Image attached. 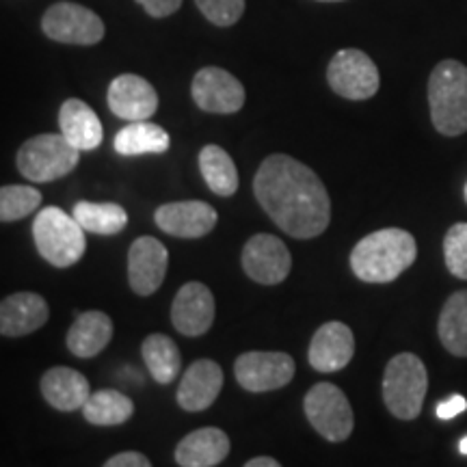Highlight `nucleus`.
I'll list each match as a JSON object with an SVG mask.
<instances>
[{"label": "nucleus", "mask_w": 467, "mask_h": 467, "mask_svg": "<svg viewBox=\"0 0 467 467\" xmlns=\"http://www.w3.org/2000/svg\"><path fill=\"white\" fill-rule=\"evenodd\" d=\"M255 200L279 230L292 238H317L329 227L331 200L325 184L292 156L273 154L254 178Z\"/></svg>", "instance_id": "nucleus-1"}, {"label": "nucleus", "mask_w": 467, "mask_h": 467, "mask_svg": "<svg viewBox=\"0 0 467 467\" xmlns=\"http://www.w3.org/2000/svg\"><path fill=\"white\" fill-rule=\"evenodd\" d=\"M418 258L416 238L407 230L385 227L355 244L350 251V268L366 284H389L400 277Z\"/></svg>", "instance_id": "nucleus-2"}, {"label": "nucleus", "mask_w": 467, "mask_h": 467, "mask_svg": "<svg viewBox=\"0 0 467 467\" xmlns=\"http://www.w3.org/2000/svg\"><path fill=\"white\" fill-rule=\"evenodd\" d=\"M431 119L443 137L467 132V67L454 58H443L429 78Z\"/></svg>", "instance_id": "nucleus-3"}, {"label": "nucleus", "mask_w": 467, "mask_h": 467, "mask_svg": "<svg viewBox=\"0 0 467 467\" xmlns=\"http://www.w3.org/2000/svg\"><path fill=\"white\" fill-rule=\"evenodd\" d=\"M33 238L39 255L57 268H67L85 255V227L61 208L48 206L33 221Z\"/></svg>", "instance_id": "nucleus-4"}, {"label": "nucleus", "mask_w": 467, "mask_h": 467, "mask_svg": "<svg viewBox=\"0 0 467 467\" xmlns=\"http://www.w3.org/2000/svg\"><path fill=\"white\" fill-rule=\"evenodd\" d=\"M429 372L424 361L413 353H399L385 366L383 402L399 420H416L422 411Z\"/></svg>", "instance_id": "nucleus-5"}, {"label": "nucleus", "mask_w": 467, "mask_h": 467, "mask_svg": "<svg viewBox=\"0 0 467 467\" xmlns=\"http://www.w3.org/2000/svg\"><path fill=\"white\" fill-rule=\"evenodd\" d=\"M80 150L58 134H37L17 150V169L28 182H55L78 167Z\"/></svg>", "instance_id": "nucleus-6"}, {"label": "nucleus", "mask_w": 467, "mask_h": 467, "mask_svg": "<svg viewBox=\"0 0 467 467\" xmlns=\"http://www.w3.org/2000/svg\"><path fill=\"white\" fill-rule=\"evenodd\" d=\"M303 411L314 431L327 441L340 443L353 433V409L342 389L334 383L314 385L303 400Z\"/></svg>", "instance_id": "nucleus-7"}, {"label": "nucleus", "mask_w": 467, "mask_h": 467, "mask_svg": "<svg viewBox=\"0 0 467 467\" xmlns=\"http://www.w3.org/2000/svg\"><path fill=\"white\" fill-rule=\"evenodd\" d=\"M296 366L288 353L277 350H249L234 361V377L247 392H275L295 377Z\"/></svg>", "instance_id": "nucleus-8"}, {"label": "nucleus", "mask_w": 467, "mask_h": 467, "mask_svg": "<svg viewBox=\"0 0 467 467\" xmlns=\"http://www.w3.org/2000/svg\"><path fill=\"white\" fill-rule=\"evenodd\" d=\"M327 80L337 96L347 100H370L379 91V69L366 52L358 48L340 50L327 67Z\"/></svg>", "instance_id": "nucleus-9"}, {"label": "nucleus", "mask_w": 467, "mask_h": 467, "mask_svg": "<svg viewBox=\"0 0 467 467\" xmlns=\"http://www.w3.org/2000/svg\"><path fill=\"white\" fill-rule=\"evenodd\" d=\"M46 37L58 44L93 46L102 42L104 22L91 9L76 3H57L42 17Z\"/></svg>", "instance_id": "nucleus-10"}, {"label": "nucleus", "mask_w": 467, "mask_h": 467, "mask_svg": "<svg viewBox=\"0 0 467 467\" xmlns=\"http://www.w3.org/2000/svg\"><path fill=\"white\" fill-rule=\"evenodd\" d=\"M244 273L262 285H277L290 275L292 258L282 238L273 234H255L243 247Z\"/></svg>", "instance_id": "nucleus-11"}, {"label": "nucleus", "mask_w": 467, "mask_h": 467, "mask_svg": "<svg viewBox=\"0 0 467 467\" xmlns=\"http://www.w3.org/2000/svg\"><path fill=\"white\" fill-rule=\"evenodd\" d=\"M192 100L206 113L232 115L244 104V87L236 76L221 67H203L192 78Z\"/></svg>", "instance_id": "nucleus-12"}, {"label": "nucleus", "mask_w": 467, "mask_h": 467, "mask_svg": "<svg viewBox=\"0 0 467 467\" xmlns=\"http://www.w3.org/2000/svg\"><path fill=\"white\" fill-rule=\"evenodd\" d=\"M169 251L159 238L141 236L128 249V282L134 295L150 296L161 288L167 275Z\"/></svg>", "instance_id": "nucleus-13"}, {"label": "nucleus", "mask_w": 467, "mask_h": 467, "mask_svg": "<svg viewBox=\"0 0 467 467\" xmlns=\"http://www.w3.org/2000/svg\"><path fill=\"white\" fill-rule=\"evenodd\" d=\"M171 323L186 337L203 336L214 323V296L206 284L189 282L171 303Z\"/></svg>", "instance_id": "nucleus-14"}, {"label": "nucleus", "mask_w": 467, "mask_h": 467, "mask_svg": "<svg viewBox=\"0 0 467 467\" xmlns=\"http://www.w3.org/2000/svg\"><path fill=\"white\" fill-rule=\"evenodd\" d=\"M355 355V336L348 325L340 323V320H331L325 323L314 334L312 342H309L307 359L309 366L318 372H331L342 370L350 364Z\"/></svg>", "instance_id": "nucleus-15"}, {"label": "nucleus", "mask_w": 467, "mask_h": 467, "mask_svg": "<svg viewBox=\"0 0 467 467\" xmlns=\"http://www.w3.org/2000/svg\"><path fill=\"white\" fill-rule=\"evenodd\" d=\"M156 225L175 238H202L214 230L219 214L206 202H171L154 213Z\"/></svg>", "instance_id": "nucleus-16"}, {"label": "nucleus", "mask_w": 467, "mask_h": 467, "mask_svg": "<svg viewBox=\"0 0 467 467\" xmlns=\"http://www.w3.org/2000/svg\"><path fill=\"white\" fill-rule=\"evenodd\" d=\"M109 109L126 121L150 119L159 109V93L137 74H121L109 85Z\"/></svg>", "instance_id": "nucleus-17"}, {"label": "nucleus", "mask_w": 467, "mask_h": 467, "mask_svg": "<svg viewBox=\"0 0 467 467\" xmlns=\"http://www.w3.org/2000/svg\"><path fill=\"white\" fill-rule=\"evenodd\" d=\"M221 388H223V370L217 361L197 359L186 368L175 399L184 411H206L219 399Z\"/></svg>", "instance_id": "nucleus-18"}, {"label": "nucleus", "mask_w": 467, "mask_h": 467, "mask_svg": "<svg viewBox=\"0 0 467 467\" xmlns=\"http://www.w3.org/2000/svg\"><path fill=\"white\" fill-rule=\"evenodd\" d=\"M48 303L35 292H16L0 303V334L20 337L48 323Z\"/></svg>", "instance_id": "nucleus-19"}, {"label": "nucleus", "mask_w": 467, "mask_h": 467, "mask_svg": "<svg viewBox=\"0 0 467 467\" xmlns=\"http://www.w3.org/2000/svg\"><path fill=\"white\" fill-rule=\"evenodd\" d=\"M42 396L57 411H78L89 400V381L78 370L67 366H55L44 372Z\"/></svg>", "instance_id": "nucleus-20"}, {"label": "nucleus", "mask_w": 467, "mask_h": 467, "mask_svg": "<svg viewBox=\"0 0 467 467\" xmlns=\"http://www.w3.org/2000/svg\"><path fill=\"white\" fill-rule=\"evenodd\" d=\"M230 454V437L217 426L197 429L175 448V461L182 467H214Z\"/></svg>", "instance_id": "nucleus-21"}, {"label": "nucleus", "mask_w": 467, "mask_h": 467, "mask_svg": "<svg viewBox=\"0 0 467 467\" xmlns=\"http://www.w3.org/2000/svg\"><path fill=\"white\" fill-rule=\"evenodd\" d=\"M58 126H61L63 137L80 151L100 148L104 139V130L98 115L93 113L89 104L78 100V98H69V100L61 104Z\"/></svg>", "instance_id": "nucleus-22"}, {"label": "nucleus", "mask_w": 467, "mask_h": 467, "mask_svg": "<svg viewBox=\"0 0 467 467\" xmlns=\"http://www.w3.org/2000/svg\"><path fill=\"white\" fill-rule=\"evenodd\" d=\"M110 337H113V320L109 318V314L91 309L76 317L66 342L74 358L89 359L107 348Z\"/></svg>", "instance_id": "nucleus-23"}, {"label": "nucleus", "mask_w": 467, "mask_h": 467, "mask_svg": "<svg viewBox=\"0 0 467 467\" xmlns=\"http://www.w3.org/2000/svg\"><path fill=\"white\" fill-rule=\"evenodd\" d=\"M437 334L448 353L467 358V290L454 292L443 303Z\"/></svg>", "instance_id": "nucleus-24"}, {"label": "nucleus", "mask_w": 467, "mask_h": 467, "mask_svg": "<svg viewBox=\"0 0 467 467\" xmlns=\"http://www.w3.org/2000/svg\"><path fill=\"white\" fill-rule=\"evenodd\" d=\"M113 148L121 156L165 154L169 150V134L148 119L130 121V124L117 132Z\"/></svg>", "instance_id": "nucleus-25"}, {"label": "nucleus", "mask_w": 467, "mask_h": 467, "mask_svg": "<svg viewBox=\"0 0 467 467\" xmlns=\"http://www.w3.org/2000/svg\"><path fill=\"white\" fill-rule=\"evenodd\" d=\"M141 355L148 372L156 383L169 385L175 381L182 368V355L178 344L165 334H151L141 344Z\"/></svg>", "instance_id": "nucleus-26"}, {"label": "nucleus", "mask_w": 467, "mask_h": 467, "mask_svg": "<svg viewBox=\"0 0 467 467\" xmlns=\"http://www.w3.org/2000/svg\"><path fill=\"white\" fill-rule=\"evenodd\" d=\"M200 171L214 195L232 197L238 191L236 165L232 156L219 145H206L200 151Z\"/></svg>", "instance_id": "nucleus-27"}, {"label": "nucleus", "mask_w": 467, "mask_h": 467, "mask_svg": "<svg viewBox=\"0 0 467 467\" xmlns=\"http://www.w3.org/2000/svg\"><path fill=\"white\" fill-rule=\"evenodd\" d=\"M83 416L96 426H119L134 416V402L117 389H98L85 402Z\"/></svg>", "instance_id": "nucleus-28"}, {"label": "nucleus", "mask_w": 467, "mask_h": 467, "mask_svg": "<svg viewBox=\"0 0 467 467\" xmlns=\"http://www.w3.org/2000/svg\"><path fill=\"white\" fill-rule=\"evenodd\" d=\"M74 217L85 232L100 234V236H113L119 234L128 223V213L119 203H93L78 202L74 206Z\"/></svg>", "instance_id": "nucleus-29"}, {"label": "nucleus", "mask_w": 467, "mask_h": 467, "mask_svg": "<svg viewBox=\"0 0 467 467\" xmlns=\"http://www.w3.org/2000/svg\"><path fill=\"white\" fill-rule=\"evenodd\" d=\"M42 203V192L26 184H5L0 189V219L5 223L33 214Z\"/></svg>", "instance_id": "nucleus-30"}, {"label": "nucleus", "mask_w": 467, "mask_h": 467, "mask_svg": "<svg viewBox=\"0 0 467 467\" xmlns=\"http://www.w3.org/2000/svg\"><path fill=\"white\" fill-rule=\"evenodd\" d=\"M443 260L454 277L467 279V223H454L443 238Z\"/></svg>", "instance_id": "nucleus-31"}, {"label": "nucleus", "mask_w": 467, "mask_h": 467, "mask_svg": "<svg viewBox=\"0 0 467 467\" xmlns=\"http://www.w3.org/2000/svg\"><path fill=\"white\" fill-rule=\"evenodd\" d=\"M206 20L217 26H232L244 14V0H195Z\"/></svg>", "instance_id": "nucleus-32"}, {"label": "nucleus", "mask_w": 467, "mask_h": 467, "mask_svg": "<svg viewBox=\"0 0 467 467\" xmlns=\"http://www.w3.org/2000/svg\"><path fill=\"white\" fill-rule=\"evenodd\" d=\"M151 17H167L175 14L182 5V0H137Z\"/></svg>", "instance_id": "nucleus-33"}, {"label": "nucleus", "mask_w": 467, "mask_h": 467, "mask_svg": "<svg viewBox=\"0 0 467 467\" xmlns=\"http://www.w3.org/2000/svg\"><path fill=\"white\" fill-rule=\"evenodd\" d=\"M151 461L141 452H119L113 454L104 467H150Z\"/></svg>", "instance_id": "nucleus-34"}, {"label": "nucleus", "mask_w": 467, "mask_h": 467, "mask_svg": "<svg viewBox=\"0 0 467 467\" xmlns=\"http://www.w3.org/2000/svg\"><path fill=\"white\" fill-rule=\"evenodd\" d=\"M465 409H467L465 396L454 394L448 400H443V402H440V405H437V418H440V420H452V418H457L459 413H463Z\"/></svg>", "instance_id": "nucleus-35"}, {"label": "nucleus", "mask_w": 467, "mask_h": 467, "mask_svg": "<svg viewBox=\"0 0 467 467\" xmlns=\"http://www.w3.org/2000/svg\"><path fill=\"white\" fill-rule=\"evenodd\" d=\"M244 467H279V461L271 459V457H255V459H249Z\"/></svg>", "instance_id": "nucleus-36"}, {"label": "nucleus", "mask_w": 467, "mask_h": 467, "mask_svg": "<svg viewBox=\"0 0 467 467\" xmlns=\"http://www.w3.org/2000/svg\"><path fill=\"white\" fill-rule=\"evenodd\" d=\"M459 451H461V454H465V457H467V435L459 441Z\"/></svg>", "instance_id": "nucleus-37"}, {"label": "nucleus", "mask_w": 467, "mask_h": 467, "mask_svg": "<svg viewBox=\"0 0 467 467\" xmlns=\"http://www.w3.org/2000/svg\"><path fill=\"white\" fill-rule=\"evenodd\" d=\"M320 3H342V0H320Z\"/></svg>", "instance_id": "nucleus-38"}, {"label": "nucleus", "mask_w": 467, "mask_h": 467, "mask_svg": "<svg viewBox=\"0 0 467 467\" xmlns=\"http://www.w3.org/2000/svg\"><path fill=\"white\" fill-rule=\"evenodd\" d=\"M463 195H465V202H467V184H465V191H463Z\"/></svg>", "instance_id": "nucleus-39"}]
</instances>
